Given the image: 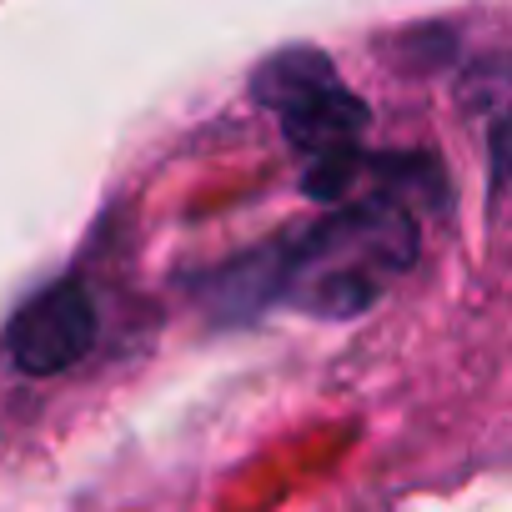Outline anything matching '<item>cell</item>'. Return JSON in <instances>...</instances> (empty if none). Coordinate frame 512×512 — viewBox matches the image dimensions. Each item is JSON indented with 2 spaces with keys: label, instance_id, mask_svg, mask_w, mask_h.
<instances>
[{
  "label": "cell",
  "instance_id": "3",
  "mask_svg": "<svg viewBox=\"0 0 512 512\" xmlns=\"http://www.w3.org/2000/svg\"><path fill=\"white\" fill-rule=\"evenodd\" d=\"M91 347H96V302L76 282H61V287L41 292L11 327V352L36 377L66 372Z\"/></svg>",
  "mask_w": 512,
  "mask_h": 512
},
{
  "label": "cell",
  "instance_id": "2",
  "mask_svg": "<svg viewBox=\"0 0 512 512\" xmlns=\"http://www.w3.org/2000/svg\"><path fill=\"white\" fill-rule=\"evenodd\" d=\"M256 101L282 116L287 141L317 166L357 151V136L367 126V106L337 81L332 61L322 51H282L256 71Z\"/></svg>",
  "mask_w": 512,
  "mask_h": 512
},
{
  "label": "cell",
  "instance_id": "1",
  "mask_svg": "<svg viewBox=\"0 0 512 512\" xmlns=\"http://www.w3.org/2000/svg\"><path fill=\"white\" fill-rule=\"evenodd\" d=\"M417 262V221L392 196L352 201L297 241H272L201 282L221 317H256L267 302H297L317 317L367 312L397 272Z\"/></svg>",
  "mask_w": 512,
  "mask_h": 512
}]
</instances>
